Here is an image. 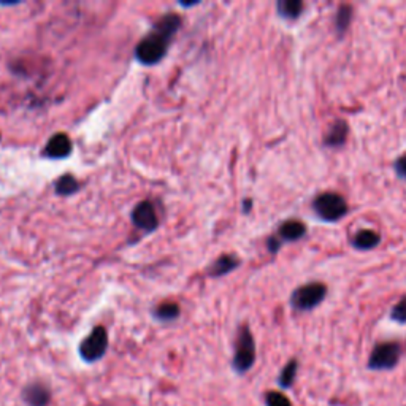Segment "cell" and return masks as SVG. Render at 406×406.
<instances>
[{
    "label": "cell",
    "instance_id": "2e32d148",
    "mask_svg": "<svg viewBox=\"0 0 406 406\" xmlns=\"http://www.w3.org/2000/svg\"><path fill=\"white\" fill-rule=\"evenodd\" d=\"M297 372H298V360L291 359L284 365V368L281 370L279 376H278V384H279L281 389H291L293 383H296Z\"/></svg>",
    "mask_w": 406,
    "mask_h": 406
},
{
    "label": "cell",
    "instance_id": "7c38bea8",
    "mask_svg": "<svg viewBox=\"0 0 406 406\" xmlns=\"http://www.w3.org/2000/svg\"><path fill=\"white\" fill-rule=\"evenodd\" d=\"M72 148V140L65 134H56L48 140L43 156L49 159H64L70 156Z\"/></svg>",
    "mask_w": 406,
    "mask_h": 406
},
{
    "label": "cell",
    "instance_id": "9a60e30c",
    "mask_svg": "<svg viewBox=\"0 0 406 406\" xmlns=\"http://www.w3.org/2000/svg\"><path fill=\"white\" fill-rule=\"evenodd\" d=\"M305 11V4L302 0H278L277 13L284 21H297L302 18Z\"/></svg>",
    "mask_w": 406,
    "mask_h": 406
},
{
    "label": "cell",
    "instance_id": "ffe728a7",
    "mask_svg": "<svg viewBox=\"0 0 406 406\" xmlns=\"http://www.w3.org/2000/svg\"><path fill=\"white\" fill-rule=\"evenodd\" d=\"M265 406H292V403L284 393L272 391L265 393Z\"/></svg>",
    "mask_w": 406,
    "mask_h": 406
},
{
    "label": "cell",
    "instance_id": "52a82bcc",
    "mask_svg": "<svg viewBox=\"0 0 406 406\" xmlns=\"http://www.w3.org/2000/svg\"><path fill=\"white\" fill-rule=\"evenodd\" d=\"M21 398L27 406H48L51 403V389L42 381H32L24 386Z\"/></svg>",
    "mask_w": 406,
    "mask_h": 406
},
{
    "label": "cell",
    "instance_id": "d6986e66",
    "mask_svg": "<svg viewBox=\"0 0 406 406\" xmlns=\"http://www.w3.org/2000/svg\"><path fill=\"white\" fill-rule=\"evenodd\" d=\"M389 317L393 322L400 324V326H406V296L400 298L391 308Z\"/></svg>",
    "mask_w": 406,
    "mask_h": 406
},
{
    "label": "cell",
    "instance_id": "e0dca14e",
    "mask_svg": "<svg viewBox=\"0 0 406 406\" xmlns=\"http://www.w3.org/2000/svg\"><path fill=\"white\" fill-rule=\"evenodd\" d=\"M179 315H181V310L178 305L170 303V302L158 305V307H156L153 311V316L160 322H172L175 319H178Z\"/></svg>",
    "mask_w": 406,
    "mask_h": 406
},
{
    "label": "cell",
    "instance_id": "603a6c76",
    "mask_svg": "<svg viewBox=\"0 0 406 406\" xmlns=\"http://www.w3.org/2000/svg\"><path fill=\"white\" fill-rule=\"evenodd\" d=\"M251 210H253V200L251 198L243 200V213H245V215L251 213Z\"/></svg>",
    "mask_w": 406,
    "mask_h": 406
},
{
    "label": "cell",
    "instance_id": "5bb4252c",
    "mask_svg": "<svg viewBox=\"0 0 406 406\" xmlns=\"http://www.w3.org/2000/svg\"><path fill=\"white\" fill-rule=\"evenodd\" d=\"M240 264L241 262L235 254H222L210 265V277H213V278L226 277V274L236 270V268L240 267Z\"/></svg>",
    "mask_w": 406,
    "mask_h": 406
},
{
    "label": "cell",
    "instance_id": "ba28073f",
    "mask_svg": "<svg viewBox=\"0 0 406 406\" xmlns=\"http://www.w3.org/2000/svg\"><path fill=\"white\" fill-rule=\"evenodd\" d=\"M349 137V124L346 120H335L327 127L322 137V145L329 149H341L346 145Z\"/></svg>",
    "mask_w": 406,
    "mask_h": 406
},
{
    "label": "cell",
    "instance_id": "7a4b0ae2",
    "mask_svg": "<svg viewBox=\"0 0 406 406\" xmlns=\"http://www.w3.org/2000/svg\"><path fill=\"white\" fill-rule=\"evenodd\" d=\"M311 211L317 220L327 224H335L345 220L349 213L346 198L338 192L326 191L317 194L311 202Z\"/></svg>",
    "mask_w": 406,
    "mask_h": 406
},
{
    "label": "cell",
    "instance_id": "277c9868",
    "mask_svg": "<svg viewBox=\"0 0 406 406\" xmlns=\"http://www.w3.org/2000/svg\"><path fill=\"white\" fill-rule=\"evenodd\" d=\"M255 364V341L248 326L239 329L235 340V353L232 359V368L239 374L248 373Z\"/></svg>",
    "mask_w": 406,
    "mask_h": 406
},
{
    "label": "cell",
    "instance_id": "30bf717a",
    "mask_svg": "<svg viewBox=\"0 0 406 406\" xmlns=\"http://www.w3.org/2000/svg\"><path fill=\"white\" fill-rule=\"evenodd\" d=\"M308 234L307 224L300 220H287L281 222L277 230V236L283 243H296L305 239Z\"/></svg>",
    "mask_w": 406,
    "mask_h": 406
},
{
    "label": "cell",
    "instance_id": "44dd1931",
    "mask_svg": "<svg viewBox=\"0 0 406 406\" xmlns=\"http://www.w3.org/2000/svg\"><path fill=\"white\" fill-rule=\"evenodd\" d=\"M392 167H393V172H395V175H397V178L405 181L406 183V153L402 156H398V158L393 160Z\"/></svg>",
    "mask_w": 406,
    "mask_h": 406
},
{
    "label": "cell",
    "instance_id": "3957f363",
    "mask_svg": "<svg viewBox=\"0 0 406 406\" xmlns=\"http://www.w3.org/2000/svg\"><path fill=\"white\" fill-rule=\"evenodd\" d=\"M329 287L321 281H311V283L298 286L291 293L289 303L291 308L297 313H308L316 310L327 298Z\"/></svg>",
    "mask_w": 406,
    "mask_h": 406
},
{
    "label": "cell",
    "instance_id": "6da1fadb",
    "mask_svg": "<svg viewBox=\"0 0 406 406\" xmlns=\"http://www.w3.org/2000/svg\"><path fill=\"white\" fill-rule=\"evenodd\" d=\"M181 27V18L175 13L162 16L154 29L135 48V58L143 65H154L164 59L168 45Z\"/></svg>",
    "mask_w": 406,
    "mask_h": 406
},
{
    "label": "cell",
    "instance_id": "5b68a950",
    "mask_svg": "<svg viewBox=\"0 0 406 406\" xmlns=\"http://www.w3.org/2000/svg\"><path fill=\"white\" fill-rule=\"evenodd\" d=\"M402 357V346L397 341H383L373 348L367 367L373 372H386L395 368Z\"/></svg>",
    "mask_w": 406,
    "mask_h": 406
},
{
    "label": "cell",
    "instance_id": "ac0fdd59",
    "mask_svg": "<svg viewBox=\"0 0 406 406\" xmlns=\"http://www.w3.org/2000/svg\"><path fill=\"white\" fill-rule=\"evenodd\" d=\"M80 189V183L77 181V178L72 177V175H64V177H61L58 181H56L54 184V191L58 196H72V194L78 192Z\"/></svg>",
    "mask_w": 406,
    "mask_h": 406
},
{
    "label": "cell",
    "instance_id": "7402d4cb",
    "mask_svg": "<svg viewBox=\"0 0 406 406\" xmlns=\"http://www.w3.org/2000/svg\"><path fill=\"white\" fill-rule=\"evenodd\" d=\"M281 248H283V241H281L277 235H272L267 239V249L270 254H278L281 251Z\"/></svg>",
    "mask_w": 406,
    "mask_h": 406
},
{
    "label": "cell",
    "instance_id": "4fadbf2b",
    "mask_svg": "<svg viewBox=\"0 0 406 406\" xmlns=\"http://www.w3.org/2000/svg\"><path fill=\"white\" fill-rule=\"evenodd\" d=\"M353 20H354L353 5L351 4L338 5V8H336L334 16V29L338 39H343V37L346 35L349 27H351Z\"/></svg>",
    "mask_w": 406,
    "mask_h": 406
},
{
    "label": "cell",
    "instance_id": "8fae6325",
    "mask_svg": "<svg viewBox=\"0 0 406 406\" xmlns=\"http://www.w3.org/2000/svg\"><path fill=\"white\" fill-rule=\"evenodd\" d=\"M383 239H381V234H378L376 230L373 229H360L351 236V246L359 253H368L376 249Z\"/></svg>",
    "mask_w": 406,
    "mask_h": 406
},
{
    "label": "cell",
    "instance_id": "9c48e42d",
    "mask_svg": "<svg viewBox=\"0 0 406 406\" xmlns=\"http://www.w3.org/2000/svg\"><path fill=\"white\" fill-rule=\"evenodd\" d=\"M132 222L135 224V227L146 230V232H153V230L159 226L158 213H156L154 205L149 202H140L137 205L132 211Z\"/></svg>",
    "mask_w": 406,
    "mask_h": 406
},
{
    "label": "cell",
    "instance_id": "8992f818",
    "mask_svg": "<svg viewBox=\"0 0 406 406\" xmlns=\"http://www.w3.org/2000/svg\"><path fill=\"white\" fill-rule=\"evenodd\" d=\"M107 351H108V334L102 326L92 329V332L80 343L78 348L80 357L83 359L86 364H96V362L102 360Z\"/></svg>",
    "mask_w": 406,
    "mask_h": 406
}]
</instances>
